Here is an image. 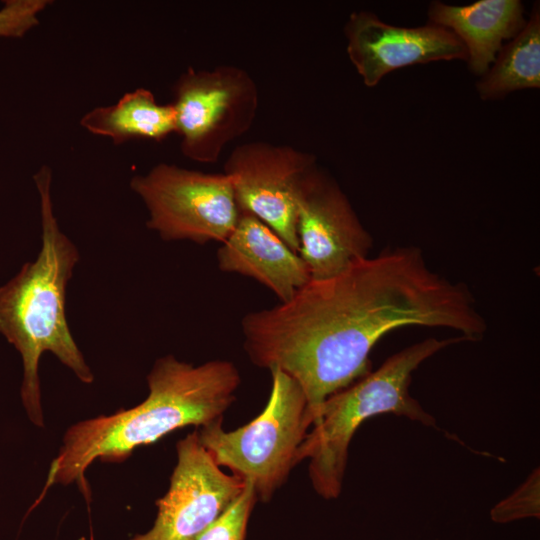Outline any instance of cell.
<instances>
[{"label": "cell", "instance_id": "obj_1", "mask_svg": "<svg viewBox=\"0 0 540 540\" xmlns=\"http://www.w3.org/2000/svg\"><path fill=\"white\" fill-rule=\"evenodd\" d=\"M264 326L279 365L318 400L371 372L372 348L394 329L444 327L478 341L488 328L468 286L433 271L416 246L310 279L267 311Z\"/></svg>", "mask_w": 540, "mask_h": 540}, {"label": "cell", "instance_id": "obj_2", "mask_svg": "<svg viewBox=\"0 0 540 540\" xmlns=\"http://www.w3.org/2000/svg\"><path fill=\"white\" fill-rule=\"evenodd\" d=\"M240 382L237 367L227 360L195 366L172 355L157 359L147 375L149 394L144 401L76 423L66 431L45 487L76 482L86 494L84 473L96 459L121 462L137 447L176 429L223 419Z\"/></svg>", "mask_w": 540, "mask_h": 540}, {"label": "cell", "instance_id": "obj_3", "mask_svg": "<svg viewBox=\"0 0 540 540\" xmlns=\"http://www.w3.org/2000/svg\"><path fill=\"white\" fill-rule=\"evenodd\" d=\"M52 173L43 165L34 175L40 197L42 244L38 256L0 288V333L21 354V398L31 421L43 426L38 366L54 354L86 384L94 376L78 348L66 317V289L79 261L76 245L61 231L51 197Z\"/></svg>", "mask_w": 540, "mask_h": 540}, {"label": "cell", "instance_id": "obj_4", "mask_svg": "<svg viewBox=\"0 0 540 540\" xmlns=\"http://www.w3.org/2000/svg\"><path fill=\"white\" fill-rule=\"evenodd\" d=\"M463 341L468 339L458 335L446 339L430 337L414 343L390 356L376 371L325 399L297 453L298 463L309 460V477L320 496H339L350 441L368 418L393 413L434 425V418L410 395L412 373L438 351Z\"/></svg>", "mask_w": 540, "mask_h": 540}, {"label": "cell", "instance_id": "obj_5", "mask_svg": "<svg viewBox=\"0 0 540 540\" xmlns=\"http://www.w3.org/2000/svg\"><path fill=\"white\" fill-rule=\"evenodd\" d=\"M269 371L270 395L256 418L232 431L224 430L223 419L197 430L215 463L251 483L263 502L272 498L298 464V449L313 425L299 384L278 368Z\"/></svg>", "mask_w": 540, "mask_h": 540}, {"label": "cell", "instance_id": "obj_6", "mask_svg": "<svg viewBox=\"0 0 540 540\" xmlns=\"http://www.w3.org/2000/svg\"><path fill=\"white\" fill-rule=\"evenodd\" d=\"M130 187L147 208L148 229L165 241L222 243L239 217L233 182L224 172L159 163L146 174L134 176Z\"/></svg>", "mask_w": 540, "mask_h": 540}, {"label": "cell", "instance_id": "obj_7", "mask_svg": "<svg viewBox=\"0 0 540 540\" xmlns=\"http://www.w3.org/2000/svg\"><path fill=\"white\" fill-rule=\"evenodd\" d=\"M175 133L182 154L201 163L216 162L225 146L246 133L258 109V89L242 68H188L173 85Z\"/></svg>", "mask_w": 540, "mask_h": 540}, {"label": "cell", "instance_id": "obj_8", "mask_svg": "<svg viewBox=\"0 0 540 540\" xmlns=\"http://www.w3.org/2000/svg\"><path fill=\"white\" fill-rule=\"evenodd\" d=\"M316 166L310 153L254 141L233 149L224 173L232 179L239 211L260 219L299 254L297 198L305 177Z\"/></svg>", "mask_w": 540, "mask_h": 540}, {"label": "cell", "instance_id": "obj_9", "mask_svg": "<svg viewBox=\"0 0 540 540\" xmlns=\"http://www.w3.org/2000/svg\"><path fill=\"white\" fill-rule=\"evenodd\" d=\"M177 464L150 530L131 540H196L241 494L245 482L221 470L197 430L176 445Z\"/></svg>", "mask_w": 540, "mask_h": 540}, {"label": "cell", "instance_id": "obj_10", "mask_svg": "<svg viewBox=\"0 0 540 540\" xmlns=\"http://www.w3.org/2000/svg\"><path fill=\"white\" fill-rule=\"evenodd\" d=\"M299 255L311 279L334 276L370 256L373 237L337 182L318 166L305 177L297 198Z\"/></svg>", "mask_w": 540, "mask_h": 540}, {"label": "cell", "instance_id": "obj_11", "mask_svg": "<svg viewBox=\"0 0 540 540\" xmlns=\"http://www.w3.org/2000/svg\"><path fill=\"white\" fill-rule=\"evenodd\" d=\"M346 51L367 87L390 72L415 64L464 60L467 51L450 30L428 23L401 27L382 21L371 11L352 12L344 26Z\"/></svg>", "mask_w": 540, "mask_h": 540}, {"label": "cell", "instance_id": "obj_12", "mask_svg": "<svg viewBox=\"0 0 540 540\" xmlns=\"http://www.w3.org/2000/svg\"><path fill=\"white\" fill-rule=\"evenodd\" d=\"M223 272L250 277L271 290L280 303L290 300L310 279L300 257L268 225L239 211L237 223L217 251Z\"/></svg>", "mask_w": 540, "mask_h": 540}, {"label": "cell", "instance_id": "obj_13", "mask_svg": "<svg viewBox=\"0 0 540 540\" xmlns=\"http://www.w3.org/2000/svg\"><path fill=\"white\" fill-rule=\"evenodd\" d=\"M429 23L453 32L465 46L469 69L482 77L494 62L505 40L525 26L524 6L519 0H479L468 5L434 1Z\"/></svg>", "mask_w": 540, "mask_h": 540}, {"label": "cell", "instance_id": "obj_14", "mask_svg": "<svg viewBox=\"0 0 540 540\" xmlns=\"http://www.w3.org/2000/svg\"><path fill=\"white\" fill-rule=\"evenodd\" d=\"M80 125L94 135L111 138L116 145L139 138L161 141L175 133L174 109L171 103L158 104L150 90L138 88L114 105L90 110Z\"/></svg>", "mask_w": 540, "mask_h": 540}, {"label": "cell", "instance_id": "obj_15", "mask_svg": "<svg viewBox=\"0 0 540 540\" xmlns=\"http://www.w3.org/2000/svg\"><path fill=\"white\" fill-rule=\"evenodd\" d=\"M540 87V9L533 5L523 29L498 52L476 84L482 100H497L517 90Z\"/></svg>", "mask_w": 540, "mask_h": 540}, {"label": "cell", "instance_id": "obj_16", "mask_svg": "<svg viewBox=\"0 0 540 540\" xmlns=\"http://www.w3.org/2000/svg\"><path fill=\"white\" fill-rule=\"evenodd\" d=\"M196 540H245L247 524L258 500L251 483Z\"/></svg>", "mask_w": 540, "mask_h": 540}, {"label": "cell", "instance_id": "obj_17", "mask_svg": "<svg viewBox=\"0 0 540 540\" xmlns=\"http://www.w3.org/2000/svg\"><path fill=\"white\" fill-rule=\"evenodd\" d=\"M539 470H535L529 478L509 497L493 507L491 519L496 523H507L540 514Z\"/></svg>", "mask_w": 540, "mask_h": 540}, {"label": "cell", "instance_id": "obj_18", "mask_svg": "<svg viewBox=\"0 0 540 540\" xmlns=\"http://www.w3.org/2000/svg\"><path fill=\"white\" fill-rule=\"evenodd\" d=\"M48 0H7L0 9V37L19 38L39 24Z\"/></svg>", "mask_w": 540, "mask_h": 540}]
</instances>
